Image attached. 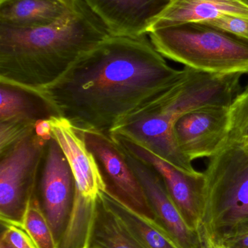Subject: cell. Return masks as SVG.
Instances as JSON below:
<instances>
[{
	"label": "cell",
	"mask_w": 248,
	"mask_h": 248,
	"mask_svg": "<svg viewBox=\"0 0 248 248\" xmlns=\"http://www.w3.org/2000/svg\"><path fill=\"white\" fill-rule=\"evenodd\" d=\"M147 36L110 35L56 81L36 90L77 129L109 135L182 77Z\"/></svg>",
	"instance_id": "6da1fadb"
},
{
	"label": "cell",
	"mask_w": 248,
	"mask_h": 248,
	"mask_svg": "<svg viewBox=\"0 0 248 248\" xmlns=\"http://www.w3.org/2000/svg\"><path fill=\"white\" fill-rule=\"evenodd\" d=\"M111 33L83 0L46 26L13 28L0 25V81L32 90L61 78L84 52Z\"/></svg>",
	"instance_id": "7a4b0ae2"
},
{
	"label": "cell",
	"mask_w": 248,
	"mask_h": 248,
	"mask_svg": "<svg viewBox=\"0 0 248 248\" xmlns=\"http://www.w3.org/2000/svg\"><path fill=\"white\" fill-rule=\"evenodd\" d=\"M243 75L210 74L184 67L182 77L173 85L124 122L117 132L173 166L184 169L189 160L175 141V122L199 108L230 107L240 93Z\"/></svg>",
	"instance_id": "3957f363"
},
{
	"label": "cell",
	"mask_w": 248,
	"mask_h": 248,
	"mask_svg": "<svg viewBox=\"0 0 248 248\" xmlns=\"http://www.w3.org/2000/svg\"><path fill=\"white\" fill-rule=\"evenodd\" d=\"M203 173L205 206L201 236L205 246H221L248 218V150L229 140L210 158Z\"/></svg>",
	"instance_id": "277c9868"
},
{
	"label": "cell",
	"mask_w": 248,
	"mask_h": 248,
	"mask_svg": "<svg viewBox=\"0 0 248 248\" xmlns=\"http://www.w3.org/2000/svg\"><path fill=\"white\" fill-rule=\"evenodd\" d=\"M164 58L215 74H248V41L205 23H186L149 32Z\"/></svg>",
	"instance_id": "5b68a950"
},
{
	"label": "cell",
	"mask_w": 248,
	"mask_h": 248,
	"mask_svg": "<svg viewBox=\"0 0 248 248\" xmlns=\"http://www.w3.org/2000/svg\"><path fill=\"white\" fill-rule=\"evenodd\" d=\"M50 139L39 135L35 130L0 153L1 224L21 226L28 205L36 194L39 173Z\"/></svg>",
	"instance_id": "8992f818"
},
{
	"label": "cell",
	"mask_w": 248,
	"mask_h": 248,
	"mask_svg": "<svg viewBox=\"0 0 248 248\" xmlns=\"http://www.w3.org/2000/svg\"><path fill=\"white\" fill-rule=\"evenodd\" d=\"M80 132L97 161L106 192L138 214L158 221L122 147L108 134L93 130Z\"/></svg>",
	"instance_id": "52a82bcc"
},
{
	"label": "cell",
	"mask_w": 248,
	"mask_h": 248,
	"mask_svg": "<svg viewBox=\"0 0 248 248\" xmlns=\"http://www.w3.org/2000/svg\"><path fill=\"white\" fill-rule=\"evenodd\" d=\"M110 137L124 150L148 163L158 172L167 192L185 221L202 239L201 232L205 206L204 173H186L123 136L112 134Z\"/></svg>",
	"instance_id": "ba28073f"
},
{
	"label": "cell",
	"mask_w": 248,
	"mask_h": 248,
	"mask_svg": "<svg viewBox=\"0 0 248 248\" xmlns=\"http://www.w3.org/2000/svg\"><path fill=\"white\" fill-rule=\"evenodd\" d=\"M75 192L76 182L71 166L58 141L52 137L47 146L36 195L57 246L69 221Z\"/></svg>",
	"instance_id": "9c48e42d"
},
{
	"label": "cell",
	"mask_w": 248,
	"mask_h": 248,
	"mask_svg": "<svg viewBox=\"0 0 248 248\" xmlns=\"http://www.w3.org/2000/svg\"><path fill=\"white\" fill-rule=\"evenodd\" d=\"M230 107L206 106L181 116L173 125L176 145L189 160L214 157L230 140Z\"/></svg>",
	"instance_id": "30bf717a"
},
{
	"label": "cell",
	"mask_w": 248,
	"mask_h": 248,
	"mask_svg": "<svg viewBox=\"0 0 248 248\" xmlns=\"http://www.w3.org/2000/svg\"><path fill=\"white\" fill-rule=\"evenodd\" d=\"M127 160L141 182L156 218L181 248L205 247L199 234L192 230L173 202L158 172L126 150Z\"/></svg>",
	"instance_id": "8fae6325"
},
{
	"label": "cell",
	"mask_w": 248,
	"mask_h": 248,
	"mask_svg": "<svg viewBox=\"0 0 248 248\" xmlns=\"http://www.w3.org/2000/svg\"><path fill=\"white\" fill-rule=\"evenodd\" d=\"M49 122L52 137L62 149L72 170L76 193L96 201L106 190V185L97 161L87 148L83 134L64 118L52 116Z\"/></svg>",
	"instance_id": "7c38bea8"
},
{
	"label": "cell",
	"mask_w": 248,
	"mask_h": 248,
	"mask_svg": "<svg viewBox=\"0 0 248 248\" xmlns=\"http://www.w3.org/2000/svg\"><path fill=\"white\" fill-rule=\"evenodd\" d=\"M100 18L111 35H148L154 20L171 0H83Z\"/></svg>",
	"instance_id": "4fadbf2b"
},
{
	"label": "cell",
	"mask_w": 248,
	"mask_h": 248,
	"mask_svg": "<svg viewBox=\"0 0 248 248\" xmlns=\"http://www.w3.org/2000/svg\"><path fill=\"white\" fill-rule=\"evenodd\" d=\"M225 15L248 17L246 0H171L154 20L149 32L186 23H208Z\"/></svg>",
	"instance_id": "5bb4252c"
},
{
	"label": "cell",
	"mask_w": 248,
	"mask_h": 248,
	"mask_svg": "<svg viewBox=\"0 0 248 248\" xmlns=\"http://www.w3.org/2000/svg\"><path fill=\"white\" fill-rule=\"evenodd\" d=\"M0 124L36 128L39 122L58 116L36 90L0 81Z\"/></svg>",
	"instance_id": "9a60e30c"
},
{
	"label": "cell",
	"mask_w": 248,
	"mask_h": 248,
	"mask_svg": "<svg viewBox=\"0 0 248 248\" xmlns=\"http://www.w3.org/2000/svg\"><path fill=\"white\" fill-rule=\"evenodd\" d=\"M76 0H0V25L33 28L58 21L70 13Z\"/></svg>",
	"instance_id": "2e32d148"
},
{
	"label": "cell",
	"mask_w": 248,
	"mask_h": 248,
	"mask_svg": "<svg viewBox=\"0 0 248 248\" xmlns=\"http://www.w3.org/2000/svg\"><path fill=\"white\" fill-rule=\"evenodd\" d=\"M87 245L88 248H144L106 205L101 194L96 201Z\"/></svg>",
	"instance_id": "e0dca14e"
},
{
	"label": "cell",
	"mask_w": 248,
	"mask_h": 248,
	"mask_svg": "<svg viewBox=\"0 0 248 248\" xmlns=\"http://www.w3.org/2000/svg\"><path fill=\"white\" fill-rule=\"evenodd\" d=\"M101 197L144 248H181L158 221L138 214L106 190Z\"/></svg>",
	"instance_id": "ac0fdd59"
},
{
	"label": "cell",
	"mask_w": 248,
	"mask_h": 248,
	"mask_svg": "<svg viewBox=\"0 0 248 248\" xmlns=\"http://www.w3.org/2000/svg\"><path fill=\"white\" fill-rule=\"evenodd\" d=\"M21 227L30 236L37 248H57L52 229L41 208L37 195L28 205Z\"/></svg>",
	"instance_id": "d6986e66"
},
{
	"label": "cell",
	"mask_w": 248,
	"mask_h": 248,
	"mask_svg": "<svg viewBox=\"0 0 248 248\" xmlns=\"http://www.w3.org/2000/svg\"><path fill=\"white\" fill-rule=\"evenodd\" d=\"M230 141L248 143V90L237 94L230 106Z\"/></svg>",
	"instance_id": "ffe728a7"
},
{
	"label": "cell",
	"mask_w": 248,
	"mask_h": 248,
	"mask_svg": "<svg viewBox=\"0 0 248 248\" xmlns=\"http://www.w3.org/2000/svg\"><path fill=\"white\" fill-rule=\"evenodd\" d=\"M224 31L231 33L248 41V17L243 16L225 15L208 22Z\"/></svg>",
	"instance_id": "44dd1931"
},
{
	"label": "cell",
	"mask_w": 248,
	"mask_h": 248,
	"mask_svg": "<svg viewBox=\"0 0 248 248\" xmlns=\"http://www.w3.org/2000/svg\"><path fill=\"white\" fill-rule=\"evenodd\" d=\"M4 230L1 235L5 237L16 248H37L21 226L1 224Z\"/></svg>",
	"instance_id": "7402d4cb"
},
{
	"label": "cell",
	"mask_w": 248,
	"mask_h": 248,
	"mask_svg": "<svg viewBox=\"0 0 248 248\" xmlns=\"http://www.w3.org/2000/svg\"><path fill=\"white\" fill-rule=\"evenodd\" d=\"M221 246H227L228 248H248V233L231 237Z\"/></svg>",
	"instance_id": "603a6c76"
},
{
	"label": "cell",
	"mask_w": 248,
	"mask_h": 248,
	"mask_svg": "<svg viewBox=\"0 0 248 248\" xmlns=\"http://www.w3.org/2000/svg\"><path fill=\"white\" fill-rule=\"evenodd\" d=\"M246 233H248V218H246L243 222H242L241 224L238 226V227H237V230H235L234 234H233L231 237H237V236L246 234ZM231 237H230V238H231ZM226 241H227V240H226Z\"/></svg>",
	"instance_id": "cb8c5ba5"
},
{
	"label": "cell",
	"mask_w": 248,
	"mask_h": 248,
	"mask_svg": "<svg viewBox=\"0 0 248 248\" xmlns=\"http://www.w3.org/2000/svg\"><path fill=\"white\" fill-rule=\"evenodd\" d=\"M0 248H16L15 246H13L5 237H3L1 235V238H0Z\"/></svg>",
	"instance_id": "d4e9b609"
},
{
	"label": "cell",
	"mask_w": 248,
	"mask_h": 248,
	"mask_svg": "<svg viewBox=\"0 0 248 248\" xmlns=\"http://www.w3.org/2000/svg\"><path fill=\"white\" fill-rule=\"evenodd\" d=\"M202 248H228L225 246H205Z\"/></svg>",
	"instance_id": "484cf974"
},
{
	"label": "cell",
	"mask_w": 248,
	"mask_h": 248,
	"mask_svg": "<svg viewBox=\"0 0 248 248\" xmlns=\"http://www.w3.org/2000/svg\"><path fill=\"white\" fill-rule=\"evenodd\" d=\"M244 89H245V90H248V81L247 84H246V87H245Z\"/></svg>",
	"instance_id": "4316f807"
},
{
	"label": "cell",
	"mask_w": 248,
	"mask_h": 248,
	"mask_svg": "<svg viewBox=\"0 0 248 248\" xmlns=\"http://www.w3.org/2000/svg\"><path fill=\"white\" fill-rule=\"evenodd\" d=\"M245 147H246V149H247V150H248V144H245Z\"/></svg>",
	"instance_id": "83f0119b"
},
{
	"label": "cell",
	"mask_w": 248,
	"mask_h": 248,
	"mask_svg": "<svg viewBox=\"0 0 248 248\" xmlns=\"http://www.w3.org/2000/svg\"><path fill=\"white\" fill-rule=\"evenodd\" d=\"M83 248H88V246H87V245L86 244L85 246H84V247Z\"/></svg>",
	"instance_id": "f1b7e54d"
},
{
	"label": "cell",
	"mask_w": 248,
	"mask_h": 248,
	"mask_svg": "<svg viewBox=\"0 0 248 248\" xmlns=\"http://www.w3.org/2000/svg\"><path fill=\"white\" fill-rule=\"evenodd\" d=\"M246 1L248 3V0H246Z\"/></svg>",
	"instance_id": "f546056e"
}]
</instances>
